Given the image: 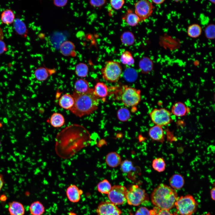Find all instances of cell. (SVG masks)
<instances>
[{
    "mask_svg": "<svg viewBox=\"0 0 215 215\" xmlns=\"http://www.w3.org/2000/svg\"><path fill=\"white\" fill-rule=\"evenodd\" d=\"M211 196L212 199L215 200V188L214 187L212 188L211 191Z\"/></svg>",
    "mask_w": 215,
    "mask_h": 215,
    "instance_id": "obj_45",
    "label": "cell"
},
{
    "mask_svg": "<svg viewBox=\"0 0 215 215\" xmlns=\"http://www.w3.org/2000/svg\"><path fill=\"white\" fill-rule=\"evenodd\" d=\"M96 212L98 215H121L122 213L116 205L107 201L100 203Z\"/></svg>",
    "mask_w": 215,
    "mask_h": 215,
    "instance_id": "obj_11",
    "label": "cell"
},
{
    "mask_svg": "<svg viewBox=\"0 0 215 215\" xmlns=\"http://www.w3.org/2000/svg\"><path fill=\"white\" fill-rule=\"evenodd\" d=\"M135 215H151L150 211L146 208L142 207L138 208Z\"/></svg>",
    "mask_w": 215,
    "mask_h": 215,
    "instance_id": "obj_39",
    "label": "cell"
},
{
    "mask_svg": "<svg viewBox=\"0 0 215 215\" xmlns=\"http://www.w3.org/2000/svg\"><path fill=\"white\" fill-rule=\"evenodd\" d=\"M88 67L86 64L80 63L76 66L75 72L76 75L80 77H85L88 74Z\"/></svg>",
    "mask_w": 215,
    "mask_h": 215,
    "instance_id": "obj_31",
    "label": "cell"
},
{
    "mask_svg": "<svg viewBox=\"0 0 215 215\" xmlns=\"http://www.w3.org/2000/svg\"><path fill=\"white\" fill-rule=\"evenodd\" d=\"M72 95L74 103L69 110L76 116L81 117L89 115L98 109L99 99L95 94L93 88H90L83 93L74 92Z\"/></svg>",
    "mask_w": 215,
    "mask_h": 215,
    "instance_id": "obj_2",
    "label": "cell"
},
{
    "mask_svg": "<svg viewBox=\"0 0 215 215\" xmlns=\"http://www.w3.org/2000/svg\"><path fill=\"white\" fill-rule=\"evenodd\" d=\"M90 142V133L84 126L78 124H72L57 134L55 151L60 158L68 159L88 146Z\"/></svg>",
    "mask_w": 215,
    "mask_h": 215,
    "instance_id": "obj_1",
    "label": "cell"
},
{
    "mask_svg": "<svg viewBox=\"0 0 215 215\" xmlns=\"http://www.w3.org/2000/svg\"><path fill=\"white\" fill-rule=\"evenodd\" d=\"M124 19L127 24L130 26H135L140 22L139 17L130 9L127 10Z\"/></svg>",
    "mask_w": 215,
    "mask_h": 215,
    "instance_id": "obj_22",
    "label": "cell"
},
{
    "mask_svg": "<svg viewBox=\"0 0 215 215\" xmlns=\"http://www.w3.org/2000/svg\"><path fill=\"white\" fill-rule=\"evenodd\" d=\"M145 190L137 185L131 186L128 190L127 202L130 205L138 206L145 200L146 199Z\"/></svg>",
    "mask_w": 215,
    "mask_h": 215,
    "instance_id": "obj_7",
    "label": "cell"
},
{
    "mask_svg": "<svg viewBox=\"0 0 215 215\" xmlns=\"http://www.w3.org/2000/svg\"><path fill=\"white\" fill-rule=\"evenodd\" d=\"M117 115L118 119L123 122L128 121L130 117V111L125 108H120L117 111Z\"/></svg>",
    "mask_w": 215,
    "mask_h": 215,
    "instance_id": "obj_35",
    "label": "cell"
},
{
    "mask_svg": "<svg viewBox=\"0 0 215 215\" xmlns=\"http://www.w3.org/2000/svg\"><path fill=\"white\" fill-rule=\"evenodd\" d=\"M93 90L95 94L99 99H105L109 94L108 87L103 82L97 83Z\"/></svg>",
    "mask_w": 215,
    "mask_h": 215,
    "instance_id": "obj_16",
    "label": "cell"
},
{
    "mask_svg": "<svg viewBox=\"0 0 215 215\" xmlns=\"http://www.w3.org/2000/svg\"><path fill=\"white\" fill-rule=\"evenodd\" d=\"M206 37L208 39H214L215 36V28L214 24H211L207 26L205 30Z\"/></svg>",
    "mask_w": 215,
    "mask_h": 215,
    "instance_id": "obj_37",
    "label": "cell"
},
{
    "mask_svg": "<svg viewBox=\"0 0 215 215\" xmlns=\"http://www.w3.org/2000/svg\"><path fill=\"white\" fill-rule=\"evenodd\" d=\"M188 108L182 102H178L175 103L173 106L171 112L174 115L181 117L186 115L188 112Z\"/></svg>",
    "mask_w": 215,
    "mask_h": 215,
    "instance_id": "obj_20",
    "label": "cell"
},
{
    "mask_svg": "<svg viewBox=\"0 0 215 215\" xmlns=\"http://www.w3.org/2000/svg\"><path fill=\"white\" fill-rule=\"evenodd\" d=\"M149 135L154 140L162 142L164 141V132L161 126L155 125L151 127L149 130Z\"/></svg>",
    "mask_w": 215,
    "mask_h": 215,
    "instance_id": "obj_13",
    "label": "cell"
},
{
    "mask_svg": "<svg viewBox=\"0 0 215 215\" xmlns=\"http://www.w3.org/2000/svg\"><path fill=\"white\" fill-rule=\"evenodd\" d=\"M4 183L2 175L0 173V191Z\"/></svg>",
    "mask_w": 215,
    "mask_h": 215,
    "instance_id": "obj_44",
    "label": "cell"
},
{
    "mask_svg": "<svg viewBox=\"0 0 215 215\" xmlns=\"http://www.w3.org/2000/svg\"><path fill=\"white\" fill-rule=\"evenodd\" d=\"M106 2L105 0H92L89 1V3L92 6L95 7H101Z\"/></svg>",
    "mask_w": 215,
    "mask_h": 215,
    "instance_id": "obj_40",
    "label": "cell"
},
{
    "mask_svg": "<svg viewBox=\"0 0 215 215\" xmlns=\"http://www.w3.org/2000/svg\"><path fill=\"white\" fill-rule=\"evenodd\" d=\"M210 1L212 3H215V0H210Z\"/></svg>",
    "mask_w": 215,
    "mask_h": 215,
    "instance_id": "obj_48",
    "label": "cell"
},
{
    "mask_svg": "<svg viewBox=\"0 0 215 215\" xmlns=\"http://www.w3.org/2000/svg\"><path fill=\"white\" fill-rule=\"evenodd\" d=\"M121 169L124 173H128L134 169L132 162L128 160H125L121 162Z\"/></svg>",
    "mask_w": 215,
    "mask_h": 215,
    "instance_id": "obj_36",
    "label": "cell"
},
{
    "mask_svg": "<svg viewBox=\"0 0 215 215\" xmlns=\"http://www.w3.org/2000/svg\"><path fill=\"white\" fill-rule=\"evenodd\" d=\"M47 121L50 123L52 126L55 128L62 127L64 125L65 122L63 115L58 113H53L50 119H47Z\"/></svg>",
    "mask_w": 215,
    "mask_h": 215,
    "instance_id": "obj_18",
    "label": "cell"
},
{
    "mask_svg": "<svg viewBox=\"0 0 215 215\" xmlns=\"http://www.w3.org/2000/svg\"><path fill=\"white\" fill-rule=\"evenodd\" d=\"M120 60L123 64L129 66L133 65L135 62L132 54L128 51H125L122 53Z\"/></svg>",
    "mask_w": 215,
    "mask_h": 215,
    "instance_id": "obj_33",
    "label": "cell"
},
{
    "mask_svg": "<svg viewBox=\"0 0 215 215\" xmlns=\"http://www.w3.org/2000/svg\"><path fill=\"white\" fill-rule=\"evenodd\" d=\"M13 27L16 33L23 37H26L28 30L24 22L19 18L15 19L13 23Z\"/></svg>",
    "mask_w": 215,
    "mask_h": 215,
    "instance_id": "obj_17",
    "label": "cell"
},
{
    "mask_svg": "<svg viewBox=\"0 0 215 215\" xmlns=\"http://www.w3.org/2000/svg\"><path fill=\"white\" fill-rule=\"evenodd\" d=\"M165 1L164 0H152L153 2L156 4H161L163 3Z\"/></svg>",
    "mask_w": 215,
    "mask_h": 215,
    "instance_id": "obj_46",
    "label": "cell"
},
{
    "mask_svg": "<svg viewBox=\"0 0 215 215\" xmlns=\"http://www.w3.org/2000/svg\"><path fill=\"white\" fill-rule=\"evenodd\" d=\"M75 92L83 93L87 91L90 88L88 82L83 79H78L74 85Z\"/></svg>",
    "mask_w": 215,
    "mask_h": 215,
    "instance_id": "obj_23",
    "label": "cell"
},
{
    "mask_svg": "<svg viewBox=\"0 0 215 215\" xmlns=\"http://www.w3.org/2000/svg\"><path fill=\"white\" fill-rule=\"evenodd\" d=\"M110 2L111 7L116 10H118L120 9L125 3V1L123 0H110Z\"/></svg>",
    "mask_w": 215,
    "mask_h": 215,
    "instance_id": "obj_38",
    "label": "cell"
},
{
    "mask_svg": "<svg viewBox=\"0 0 215 215\" xmlns=\"http://www.w3.org/2000/svg\"><path fill=\"white\" fill-rule=\"evenodd\" d=\"M175 206L181 215H191L196 211L197 204L194 197L188 195L178 198Z\"/></svg>",
    "mask_w": 215,
    "mask_h": 215,
    "instance_id": "obj_6",
    "label": "cell"
},
{
    "mask_svg": "<svg viewBox=\"0 0 215 215\" xmlns=\"http://www.w3.org/2000/svg\"><path fill=\"white\" fill-rule=\"evenodd\" d=\"M154 7L152 2L147 0H141L135 4V13L142 22L151 16Z\"/></svg>",
    "mask_w": 215,
    "mask_h": 215,
    "instance_id": "obj_10",
    "label": "cell"
},
{
    "mask_svg": "<svg viewBox=\"0 0 215 215\" xmlns=\"http://www.w3.org/2000/svg\"><path fill=\"white\" fill-rule=\"evenodd\" d=\"M122 44L125 46H129L134 43L135 37L133 33L130 31H126L123 33L120 37Z\"/></svg>",
    "mask_w": 215,
    "mask_h": 215,
    "instance_id": "obj_27",
    "label": "cell"
},
{
    "mask_svg": "<svg viewBox=\"0 0 215 215\" xmlns=\"http://www.w3.org/2000/svg\"><path fill=\"white\" fill-rule=\"evenodd\" d=\"M156 215H173L169 211L164 210H160Z\"/></svg>",
    "mask_w": 215,
    "mask_h": 215,
    "instance_id": "obj_43",
    "label": "cell"
},
{
    "mask_svg": "<svg viewBox=\"0 0 215 215\" xmlns=\"http://www.w3.org/2000/svg\"><path fill=\"white\" fill-rule=\"evenodd\" d=\"M67 0H54L53 3L55 5L58 7H63L65 6L67 2Z\"/></svg>",
    "mask_w": 215,
    "mask_h": 215,
    "instance_id": "obj_42",
    "label": "cell"
},
{
    "mask_svg": "<svg viewBox=\"0 0 215 215\" xmlns=\"http://www.w3.org/2000/svg\"><path fill=\"white\" fill-rule=\"evenodd\" d=\"M30 211L32 215H42L45 211V207L39 201L32 203L29 208Z\"/></svg>",
    "mask_w": 215,
    "mask_h": 215,
    "instance_id": "obj_28",
    "label": "cell"
},
{
    "mask_svg": "<svg viewBox=\"0 0 215 215\" xmlns=\"http://www.w3.org/2000/svg\"><path fill=\"white\" fill-rule=\"evenodd\" d=\"M150 115L156 125L162 127L168 125L171 122V113L165 108L154 109L150 112Z\"/></svg>",
    "mask_w": 215,
    "mask_h": 215,
    "instance_id": "obj_9",
    "label": "cell"
},
{
    "mask_svg": "<svg viewBox=\"0 0 215 215\" xmlns=\"http://www.w3.org/2000/svg\"><path fill=\"white\" fill-rule=\"evenodd\" d=\"M119 92L120 100L126 107H134L141 101V91L139 89L124 86Z\"/></svg>",
    "mask_w": 215,
    "mask_h": 215,
    "instance_id": "obj_4",
    "label": "cell"
},
{
    "mask_svg": "<svg viewBox=\"0 0 215 215\" xmlns=\"http://www.w3.org/2000/svg\"><path fill=\"white\" fill-rule=\"evenodd\" d=\"M9 211L11 215H24V208L22 204L13 201L9 204Z\"/></svg>",
    "mask_w": 215,
    "mask_h": 215,
    "instance_id": "obj_21",
    "label": "cell"
},
{
    "mask_svg": "<svg viewBox=\"0 0 215 215\" xmlns=\"http://www.w3.org/2000/svg\"><path fill=\"white\" fill-rule=\"evenodd\" d=\"M97 189L101 194H108L112 187L111 184L107 179H105L99 182L97 185Z\"/></svg>",
    "mask_w": 215,
    "mask_h": 215,
    "instance_id": "obj_34",
    "label": "cell"
},
{
    "mask_svg": "<svg viewBox=\"0 0 215 215\" xmlns=\"http://www.w3.org/2000/svg\"><path fill=\"white\" fill-rule=\"evenodd\" d=\"M1 141H0V148H1Z\"/></svg>",
    "mask_w": 215,
    "mask_h": 215,
    "instance_id": "obj_49",
    "label": "cell"
},
{
    "mask_svg": "<svg viewBox=\"0 0 215 215\" xmlns=\"http://www.w3.org/2000/svg\"><path fill=\"white\" fill-rule=\"evenodd\" d=\"M1 20L3 24L9 25L13 23L15 19V15L14 12L10 9L4 10L1 13Z\"/></svg>",
    "mask_w": 215,
    "mask_h": 215,
    "instance_id": "obj_26",
    "label": "cell"
},
{
    "mask_svg": "<svg viewBox=\"0 0 215 215\" xmlns=\"http://www.w3.org/2000/svg\"><path fill=\"white\" fill-rule=\"evenodd\" d=\"M139 67L143 73H147L150 72L153 69V63L149 58L144 57L139 61Z\"/></svg>",
    "mask_w": 215,
    "mask_h": 215,
    "instance_id": "obj_19",
    "label": "cell"
},
{
    "mask_svg": "<svg viewBox=\"0 0 215 215\" xmlns=\"http://www.w3.org/2000/svg\"><path fill=\"white\" fill-rule=\"evenodd\" d=\"M202 32L201 27L197 24H193L190 25L188 29V35L192 38L199 37L201 35Z\"/></svg>",
    "mask_w": 215,
    "mask_h": 215,
    "instance_id": "obj_30",
    "label": "cell"
},
{
    "mask_svg": "<svg viewBox=\"0 0 215 215\" xmlns=\"http://www.w3.org/2000/svg\"><path fill=\"white\" fill-rule=\"evenodd\" d=\"M178 198L176 191L163 183L153 190L151 196L153 204L160 209L169 211L175 206Z\"/></svg>",
    "mask_w": 215,
    "mask_h": 215,
    "instance_id": "obj_3",
    "label": "cell"
},
{
    "mask_svg": "<svg viewBox=\"0 0 215 215\" xmlns=\"http://www.w3.org/2000/svg\"><path fill=\"white\" fill-rule=\"evenodd\" d=\"M59 47L61 53L65 56L72 55L75 48L74 44L71 42L68 41L63 42L61 44Z\"/></svg>",
    "mask_w": 215,
    "mask_h": 215,
    "instance_id": "obj_25",
    "label": "cell"
},
{
    "mask_svg": "<svg viewBox=\"0 0 215 215\" xmlns=\"http://www.w3.org/2000/svg\"><path fill=\"white\" fill-rule=\"evenodd\" d=\"M103 78L111 83L117 82L121 76L122 68L120 64L114 61L106 62L105 66L101 69Z\"/></svg>",
    "mask_w": 215,
    "mask_h": 215,
    "instance_id": "obj_5",
    "label": "cell"
},
{
    "mask_svg": "<svg viewBox=\"0 0 215 215\" xmlns=\"http://www.w3.org/2000/svg\"><path fill=\"white\" fill-rule=\"evenodd\" d=\"M0 29V55L2 54L7 50V47L1 37Z\"/></svg>",
    "mask_w": 215,
    "mask_h": 215,
    "instance_id": "obj_41",
    "label": "cell"
},
{
    "mask_svg": "<svg viewBox=\"0 0 215 215\" xmlns=\"http://www.w3.org/2000/svg\"><path fill=\"white\" fill-rule=\"evenodd\" d=\"M0 199L1 200L4 201L6 199V197L4 195H2Z\"/></svg>",
    "mask_w": 215,
    "mask_h": 215,
    "instance_id": "obj_47",
    "label": "cell"
},
{
    "mask_svg": "<svg viewBox=\"0 0 215 215\" xmlns=\"http://www.w3.org/2000/svg\"><path fill=\"white\" fill-rule=\"evenodd\" d=\"M74 99L72 95L66 93L62 95L59 101V105L62 108L70 110L73 106Z\"/></svg>",
    "mask_w": 215,
    "mask_h": 215,
    "instance_id": "obj_14",
    "label": "cell"
},
{
    "mask_svg": "<svg viewBox=\"0 0 215 215\" xmlns=\"http://www.w3.org/2000/svg\"><path fill=\"white\" fill-rule=\"evenodd\" d=\"M50 74L47 68L43 67L37 68L34 72L35 77L38 80L40 81L46 80Z\"/></svg>",
    "mask_w": 215,
    "mask_h": 215,
    "instance_id": "obj_29",
    "label": "cell"
},
{
    "mask_svg": "<svg viewBox=\"0 0 215 215\" xmlns=\"http://www.w3.org/2000/svg\"><path fill=\"white\" fill-rule=\"evenodd\" d=\"M83 191L79 189L76 185H71L67 188L66 194L69 200L73 203L79 202L81 199V196Z\"/></svg>",
    "mask_w": 215,
    "mask_h": 215,
    "instance_id": "obj_12",
    "label": "cell"
},
{
    "mask_svg": "<svg viewBox=\"0 0 215 215\" xmlns=\"http://www.w3.org/2000/svg\"><path fill=\"white\" fill-rule=\"evenodd\" d=\"M152 166L155 170L158 172H161L164 171L165 170L166 164L163 158H157L153 161Z\"/></svg>",
    "mask_w": 215,
    "mask_h": 215,
    "instance_id": "obj_32",
    "label": "cell"
},
{
    "mask_svg": "<svg viewBox=\"0 0 215 215\" xmlns=\"http://www.w3.org/2000/svg\"><path fill=\"white\" fill-rule=\"evenodd\" d=\"M105 162L110 167L115 168L118 166L121 162V158L120 155L115 152L109 153L106 155Z\"/></svg>",
    "mask_w": 215,
    "mask_h": 215,
    "instance_id": "obj_15",
    "label": "cell"
},
{
    "mask_svg": "<svg viewBox=\"0 0 215 215\" xmlns=\"http://www.w3.org/2000/svg\"><path fill=\"white\" fill-rule=\"evenodd\" d=\"M128 191L124 186L114 185L108 194L110 202L116 205H122L127 202L126 195Z\"/></svg>",
    "mask_w": 215,
    "mask_h": 215,
    "instance_id": "obj_8",
    "label": "cell"
},
{
    "mask_svg": "<svg viewBox=\"0 0 215 215\" xmlns=\"http://www.w3.org/2000/svg\"><path fill=\"white\" fill-rule=\"evenodd\" d=\"M169 183L173 188L179 189L181 188L184 184V179L181 174H176L173 175L169 179Z\"/></svg>",
    "mask_w": 215,
    "mask_h": 215,
    "instance_id": "obj_24",
    "label": "cell"
}]
</instances>
